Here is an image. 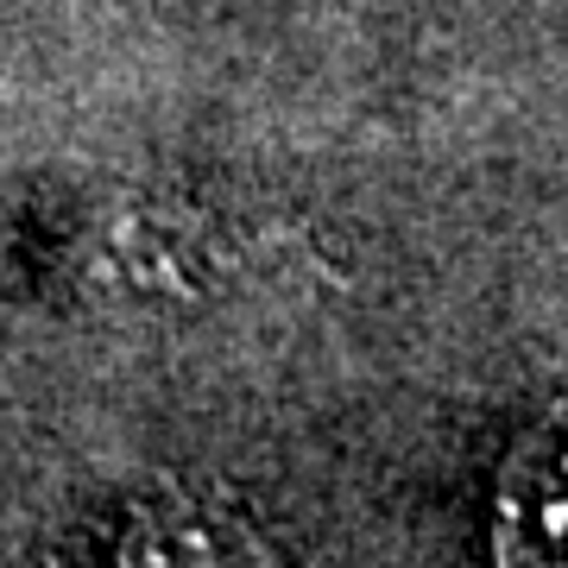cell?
Masks as SVG:
<instances>
[{"instance_id":"1","label":"cell","mask_w":568,"mask_h":568,"mask_svg":"<svg viewBox=\"0 0 568 568\" xmlns=\"http://www.w3.org/2000/svg\"><path fill=\"white\" fill-rule=\"evenodd\" d=\"M499 568H568V405L549 410L506 462Z\"/></svg>"},{"instance_id":"2","label":"cell","mask_w":568,"mask_h":568,"mask_svg":"<svg viewBox=\"0 0 568 568\" xmlns=\"http://www.w3.org/2000/svg\"><path fill=\"white\" fill-rule=\"evenodd\" d=\"M126 568H253L209 518H159L126 544Z\"/></svg>"}]
</instances>
